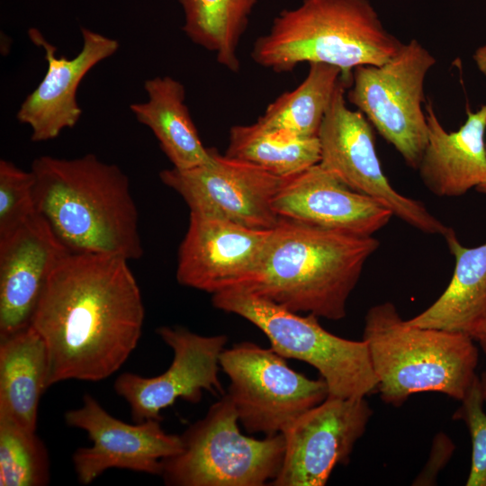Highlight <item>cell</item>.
Masks as SVG:
<instances>
[{"label":"cell","mask_w":486,"mask_h":486,"mask_svg":"<svg viewBox=\"0 0 486 486\" xmlns=\"http://www.w3.org/2000/svg\"><path fill=\"white\" fill-rule=\"evenodd\" d=\"M453 441L440 432L435 436L428 460L413 481V485H434L439 472L446 466L454 451Z\"/></svg>","instance_id":"obj_29"},{"label":"cell","mask_w":486,"mask_h":486,"mask_svg":"<svg viewBox=\"0 0 486 486\" xmlns=\"http://www.w3.org/2000/svg\"><path fill=\"white\" fill-rule=\"evenodd\" d=\"M477 191L486 195V180L476 187Z\"/></svg>","instance_id":"obj_33"},{"label":"cell","mask_w":486,"mask_h":486,"mask_svg":"<svg viewBox=\"0 0 486 486\" xmlns=\"http://www.w3.org/2000/svg\"><path fill=\"white\" fill-rule=\"evenodd\" d=\"M215 308L257 327L278 355L305 362L318 370L328 396L365 398L376 391L369 349L364 339L350 340L325 329L313 314L301 316L241 288L212 294Z\"/></svg>","instance_id":"obj_6"},{"label":"cell","mask_w":486,"mask_h":486,"mask_svg":"<svg viewBox=\"0 0 486 486\" xmlns=\"http://www.w3.org/2000/svg\"><path fill=\"white\" fill-rule=\"evenodd\" d=\"M148 100L130 105L136 120L150 129L173 167L185 169L207 163L212 148H206L185 104V88L169 76L144 83Z\"/></svg>","instance_id":"obj_20"},{"label":"cell","mask_w":486,"mask_h":486,"mask_svg":"<svg viewBox=\"0 0 486 486\" xmlns=\"http://www.w3.org/2000/svg\"><path fill=\"white\" fill-rule=\"evenodd\" d=\"M37 212L72 253L140 259L139 213L128 176L94 154L41 156L31 167Z\"/></svg>","instance_id":"obj_2"},{"label":"cell","mask_w":486,"mask_h":486,"mask_svg":"<svg viewBox=\"0 0 486 486\" xmlns=\"http://www.w3.org/2000/svg\"><path fill=\"white\" fill-rule=\"evenodd\" d=\"M436 62L413 39L382 65L355 68L347 93L348 101L417 169L428 139L425 79Z\"/></svg>","instance_id":"obj_8"},{"label":"cell","mask_w":486,"mask_h":486,"mask_svg":"<svg viewBox=\"0 0 486 486\" xmlns=\"http://www.w3.org/2000/svg\"><path fill=\"white\" fill-rule=\"evenodd\" d=\"M69 253L38 212L0 238V340L30 326L50 275Z\"/></svg>","instance_id":"obj_17"},{"label":"cell","mask_w":486,"mask_h":486,"mask_svg":"<svg viewBox=\"0 0 486 486\" xmlns=\"http://www.w3.org/2000/svg\"><path fill=\"white\" fill-rule=\"evenodd\" d=\"M68 426L85 430L93 442L73 454L80 483L86 485L111 468L160 475L162 461L183 449L180 436L166 433L160 421L148 419L134 425L111 416L90 394L80 408L65 414Z\"/></svg>","instance_id":"obj_14"},{"label":"cell","mask_w":486,"mask_h":486,"mask_svg":"<svg viewBox=\"0 0 486 486\" xmlns=\"http://www.w3.org/2000/svg\"><path fill=\"white\" fill-rule=\"evenodd\" d=\"M379 240L281 218L254 274L239 287L294 312L338 320Z\"/></svg>","instance_id":"obj_3"},{"label":"cell","mask_w":486,"mask_h":486,"mask_svg":"<svg viewBox=\"0 0 486 486\" xmlns=\"http://www.w3.org/2000/svg\"><path fill=\"white\" fill-rule=\"evenodd\" d=\"M453 415L467 427L472 442L471 469L466 486H486V413L480 377L476 376Z\"/></svg>","instance_id":"obj_28"},{"label":"cell","mask_w":486,"mask_h":486,"mask_svg":"<svg viewBox=\"0 0 486 486\" xmlns=\"http://www.w3.org/2000/svg\"><path fill=\"white\" fill-rule=\"evenodd\" d=\"M373 410L365 398L328 396L283 432L284 454L274 486H324L336 465L349 461Z\"/></svg>","instance_id":"obj_12"},{"label":"cell","mask_w":486,"mask_h":486,"mask_svg":"<svg viewBox=\"0 0 486 486\" xmlns=\"http://www.w3.org/2000/svg\"><path fill=\"white\" fill-rule=\"evenodd\" d=\"M225 155L286 178L318 164L320 150L318 137H299L256 122L230 129Z\"/></svg>","instance_id":"obj_24"},{"label":"cell","mask_w":486,"mask_h":486,"mask_svg":"<svg viewBox=\"0 0 486 486\" xmlns=\"http://www.w3.org/2000/svg\"><path fill=\"white\" fill-rule=\"evenodd\" d=\"M183 32L196 45L213 52L231 72L240 68L238 49L257 0H178Z\"/></svg>","instance_id":"obj_23"},{"label":"cell","mask_w":486,"mask_h":486,"mask_svg":"<svg viewBox=\"0 0 486 486\" xmlns=\"http://www.w3.org/2000/svg\"><path fill=\"white\" fill-rule=\"evenodd\" d=\"M479 344L486 356V313L469 334Z\"/></svg>","instance_id":"obj_30"},{"label":"cell","mask_w":486,"mask_h":486,"mask_svg":"<svg viewBox=\"0 0 486 486\" xmlns=\"http://www.w3.org/2000/svg\"><path fill=\"white\" fill-rule=\"evenodd\" d=\"M479 377H480L481 386L482 390V394L486 402V371L483 372Z\"/></svg>","instance_id":"obj_32"},{"label":"cell","mask_w":486,"mask_h":486,"mask_svg":"<svg viewBox=\"0 0 486 486\" xmlns=\"http://www.w3.org/2000/svg\"><path fill=\"white\" fill-rule=\"evenodd\" d=\"M48 367L44 341L31 325L0 340V418L36 430Z\"/></svg>","instance_id":"obj_21"},{"label":"cell","mask_w":486,"mask_h":486,"mask_svg":"<svg viewBox=\"0 0 486 486\" xmlns=\"http://www.w3.org/2000/svg\"><path fill=\"white\" fill-rule=\"evenodd\" d=\"M273 209L281 218L363 236H373L393 216L382 204L351 189L319 163L284 178Z\"/></svg>","instance_id":"obj_18"},{"label":"cell","mask_w":486,"mask_h":486,"mask_svg":"<svg viewBox=\"0 0 486 486\" xmlns=\"http://www.w3.org/2000/svg\"><path fill=\"white\" fill-rule=\"evenodd\" d=\"M220 366L238 421L250 434L282 433L300 415L328 396L325 381L292 369L271 347L244 341L224 349Z\"/></svg>","instance_id":"obj_9"},{"label":"cell","mask_w":486,"mask_h":486,"mask_svg":"<svg viewBox=\"0 0 486 486\" xmlns=\"http://www.w3.org/2000/svg\"><path fill=\"white\" fill-rule=\"evenodd\" d=\"M230 396L212 404L181 436L182 451L162 461L161 476L176 486H264L278 474L282 433L256 439L243 435Z\"/></svg>","instance_id":"obj_7"},{"label":"cell","mask_w":486,"mask_h":486,"mask_svg":"<svg viewBox=\"0 0 486 486\" xmlns=\"http://www.w3.org/2000/svg\"><path fill=\"white\" fill-rule=\"evenodd\" d=\"M428 144L418 166L425 185L441 197L460 196L486 180V104L466 111L464 123L448 132L431 101L425 103Z\"/></svg>","instance_id":"obj_19"},{"label":"cell","mask_w":486,"mask_h":486,"mask_svg":"<svg viewBox=\"0 0 486 486\" xmlns=\"http://www.w3.org/2000/svg\"><path fill=\"white\" fill-rule=\"evenodd\" d=\"M350 86L341 76L318 133L319 164L409 225L424 233L444 236L448 227L423 203L396 191L384 175L372 124L360 111L346 105V89Z\"/></svg>","instance_id":"obj_10"},{"label":"cell","mask_w":486,"mask_h":486,"mask_svg":"<svg viewBox=\"0 0 486 486\" xmlns=\"http://www.w3.org/2000/svg\"><path fill=\"white\" fill-rule=\"evenodd\" d=\"M401 44L369 0H302L274 17L269 31L256 40L251 57L276 73L303 62L329 64L352 83L355 68L382 65Z\"/></svg>","instance_id":"obj_4"},{"label":"cell","mask_w":486,"mask_h":486,"mask_svg":"<svg viewBox=\"0 0 486 486\" xmlns=\"http://www.w3.org/2000/svg\"><path fill=\"white\" fill-rule=\"evenodd\" d=\"M309 66L304 80L269 104L256 121L258 123L299 137H318L342 72L338 67L321 62Z\"/></svg>","instance_id":"obj_25"},{"label":"cell","mask_w":486,"mask_h":486,"mask_svg":"<svg viewBox=\"0 0 486 486\" xmlns=\"http://www.w3.org/2000/svg\"><path fill=\"white\" fill-rule=\"evenodd\" d=\"M472 58L479 71L486 76V44L479 47Z\"/></svg>","instance_id":"obj_31"},{"label":"cell","mask_w":486,"mask_h":486,"mask_svg":"<svg viewBox=\"0 0 486 486\" xmlns=\"http://www.w3.org/2000/svg\"><path fill=\"white\" fill-rule=\"evenodd\" d=\"M443 237L455 260L453 276L438 299L407 322L469 335L486 313V242L464 247L451 228Z\"/></svg>","instance_id":"obj_22"},{"label":"cell","mask_w":486,"mask_h":486,"mask_svg":"<svg viewBox=\"0 0 486 486\" xmlns=\"http://www.w3.org/2000/svg\"><path fill=\"white\" fill-rule=\"evenodd\" d=\"M159 178L184 199L190 212L257 230L274 229L280 220L273 200L284 178L252 163L220 155L215 148L207 163L163 169Z\"/></svg>","instance_id":"obj_11"},{"label":"cell","mask_w":486,"mask_h":486,"mask_svg":"<svg viewBox=\"0 0 486 486\" xmlns=\"http://www.w3.org/2000/svg\"><path fill=\"white\" fill-rule=\"evenodd\" d=\"M35 177L13 162L0 160V238L12 233L37 213Z\"/></svg>","instance_id":"obj_27"},{"label":"cell","mask_w":486,"mask_h":486,"mask_svg":"<svg viewBox=\"0 0 486 486\" xmlns=\"http://www.w3.org/2000/svg\"><path fill=\"white\" fill-rule=\"evenodd\" d=\"M363 339L386 404L400 406L423 392L461 400L477 376L479 353L470 335L411 326L391 302L367 310Z\"/></svg>","instance_id":"obj_5"},{"label":"cell","mask_w":486,"mask_h":486,"mask_svg":"<svg viewBox=\"0 0 486 486\" xmlns=\"http://www.w3.org/2000/svg\"><path fill=\"white\" fill-rule=\"evenodd\" d=\"M272 230L190 212L178 248L177 282L212 294L241 286L257 268Z\"/></svg>","instance_id":"obj_15"},{"label":"cell","mask_w":486,"mask_h":486,"mask_svg":"<svg viewBox=\"0 0 486 486\" xmlns=\"http://www.w3.org/2000/svg\"><path fill=\"white\" fill-rule=\"evenodd\" d=\"M157 333L174 352L167 370L148 378L123 373L113 385L116 393L129 403L135 423L160 421V411L177 399L198 403L203 390L223 392L219 370L228 341L225 335L202 336L180 326H162Z\"/></svg>","instance_id":"obj_13"},{"label":"cell","mask_w":486,"mask_h":486,"mask_svg":"<svg viewBox=\"0 0 486 486\" xmlns=\"http://www.w3.org/2000/svg\"><path fill=\"white\" fill-rule=\"evenodd\" d=\"M83 44L72 58L57 56V48L40 30L30 28L31 41L44 50L47 72L37 87L20 105L16 119L31 129L34 142L57 138L65 129L76 125L82 109L77 102V89L86 75L97 64L112 57L119 42L88 28L81 27Z\"/></svg>","instance_id":"obj_16"},{"label":"cell","mask_w":486,"mask_h":486,"mask_svg":"<svg viewBox=\"0 0 486 486\" xmlns=\"http://www.w3.org/2000/svg\"><path fill=\"white\" fill-rule=\"evenodd\" d=\"M128 262L71 252L50 275L30 324L46 346L48 387L71 379L102 381L137 346L144 305Z\"/></svg>","instance_id":"obj_1"},{"label":"cell","mask_w":486,"mask_h":486,"mask_svg":"<svg viewBox=\"0 0 486 486\" xmlns=\"http://www.w3.org/2000/svg\"><path fill=\"white\" fill-rule=\"evenodd\" d=\"M49 482L48 451L35 431L0 418V486H43Z\"/></svg>","instance_id":"obj_26"}]
</instances>
